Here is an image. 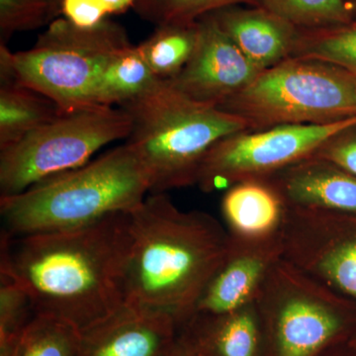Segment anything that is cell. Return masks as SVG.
Returning a JSON list of instances; mask_svg holds the SVG:
<instances>
[{
	"label": "cell",
	"mask_w": 356,
	"mask_h": 356,
	"mask_svg": "<svg viewBox=\"0 0 356 356\" xmlns=\"http://www.w3.org/2000/svg\"><path fill=\"white\" fill-rule=\"evenodd\" d=\"M356 126L337 134L312 156L325 159L356 177Z\"/></svg>",
	"instance_id": "cell-27"
},
{
	"label": "cell",
	"mask_w": 356,
	"mask_h": 356,
	"mask_svg": "<svg viewBox=\"0 0 356 356\" xmlns=\"http://www.w3.org/2000/svg\"><path fill=\"white\" fill-rule=\"evenodd\" d=\"M320 356H324V355H323V353H322V355H321Z\"/></svg>",
	"instance_id": "cell-34"
},
{
	"label": "cell",
	"mask_w": 356,
	"mask_h": 356,
	"mask_svg": "<svg viewBox=\"0 0 356 356\" xmlns=\"http://www.w3.org/2000/svg\"><path fill=\"white\" fill-rule=\"evenodd\" d=\"M50 98L18 83H0V149L62 114Z\"/></svg>",
	"instance_id": "cell-19"
},
{
	"label": "cell",
	"mask_w": 356,
	"mask_h": 356,
	"mask_svg": "<svg viewBox=\"0 0 356 356\" xmlns=\"http://www.w3.org/2000/svg\"><path fill=\"white\" fill-rule=\"evenodd\" d=\"M81 332L51 316L36 314L21 332L14 348L0 356H81Z\"/></svg>",
	"instance_id": "cell-21"
},
{
	"label": "cell",
	"mask_w": 356,
	"mask_h": 356,
	"mask_svg": "<svg viewBox=\"0 0 356 356\" xmlns=\"http://www.w3.org/2000/svg\"><path fill=\"white\" fill-rule=\"evenodd\" d=\"M282 257L356 303V216L287 207Z\"/></svg>",
	"instance_id": "cell-10"
},
{
	"label": "cell",
	"mask_w": 356,
	"mask_h": 356,
	"mask_svg": "<svg viewBox=\"0 0 356 356\" xmlns=\"http://www.w3.org/2000/svg\"><path fill=\"white\" fill-rule=\"evenodd\" d=\"M355 1H356V0H355Z\"/></svg>",
	"instance_id": "cell-35"
},
{
	"label": "cell",
	"mask_w": 356,
	"mask_h": 356,
	"mask_svg": "<svg viewBox=\"0 0 356 356\" xmlns=\"http://www.w3.org/2000/svg\"><path fill=\"white\" fill-rule=\"evenodd\" d=\"M353 126L356 116L325 125H281L232 134L206 154L196 185L214 192L245 180L264 179L310 158L327 140Z\"/></svg>",
	"instance_id": "cell-9"
},
{
	"label": "cell",
	"mask_w": 356,
	"mask_h": 356,
	"mask_svg": "<svg viewBox=\"0 0 356 356\" xmlns=\"http://www.w3.org/2000/svg\"><path fill=\"white\" fill-rule=\"evenodd\" d=\"M179 329L204 356H266L257 302L222 315L191 316Z\"/></svg>",
	"instance_id": "cell-16"
},
{
	"label": "cell",
	"mask_w": 356,
	"mask_h": 356,
	"mask_svg": "<svg viewBox=\"0 0 356 356\" xmlns=\"http://www.w3.org/2000/svg\"><path fill=\"white\" fill-rule=\"evenodd\" d=\"M0 276V346H15L35 312L24 288L9 274Z\"/></svg>",
	"instance_id": "cell-25"
},
{
	"label": "cell",
	"mask_w": 356,
	"mask_h": 356,
	"mask_svg": "<svg viewBox=\"0 0 356 356\" xmlns=\"http://www.w3.org/2000/svg\"><path fill=\"white\" fill-rule=\"evenodd\" d=\"M240 4L259 6V0H139L134 8L143 19L159 26L195 22L220 9Z\"/></svg>",
	"instance_id": "cell-24"
},
{
	"label": "cell",
	"mask_w": 356,
	"mask_h": 356,
	"mask_svg": "<svg viewBox=\"0 0 356 356\" xmlns=\"http://www.w3.org/2000/svg\"><path fill=\"white\" fill-rule=\"evenodd\" d=\"M289 21L300 30L350 24L346 0H259V6Z\"/></svg>",
	"instance_id": "cell-23"
},
{
	"label": "cell",
	"mask_w": 356,
	"mask_h": 356,
	"mask_svg": "<svg viewBox=\"0 0 356 356\" xmlns=\"http://www.w3.org/2000/svg\"><path fill=\"white\" fill-rule=\"evenodd\" d=\"M229 236L228 254L188 317L222 315L254 303L274 266L282 259L281 235L261 241Z\"/></svg>",
	"instance_id": "cell-12"
},
{
	"label": "cell",
	"mask_w": 356,
	"mask_h": 356,
	"mask_svg": "<svg viewBox=\"0 0 356 356\" xmlns=\"http://www.w3.org/2000/svg\"><path fill=\"white\" fill-rule=\"evenodd\" d=\"M60 13L72 24L86 29L102 24L110 15L103 0H62Z\"/></svg>",
	"instance_id": "cell-28"
},
{
	"label": "cell",
	"mask_w": 356,
	"mask_h": 356,
	"mask_svg": "<svg viewBox=\"0 0 356 356\" xmlns=\"http://www.w3.org/2000/svg\"><path fill=\"white\" fill-rule=\"evenodd\" d=\"M129 248V212L69 231L2 232L0 271L24 288L35 315L60 318L83 332L123 305Z\"/></svg>",
	"instance_id": "cell-1"
},
{
	"label": "cell",
	"mask_w": 356,
	"mask_h": 356,
	"mask_svg": "<svg viewBox=\"0 0 356 356\" xmlns=\"http://www.w3.org/2000/svg\"><path fill=\"white\" fill-rule=\"evenodd\" d=\"M195 51L184 70L165 81L194 102L219 107L257 77L261 70L227 36L211 14L199 18Z\"/></svg>",
	"instance_id": "cell-11"
},
{
	"label": "cell",
	"mask_w": 356,
	"mask_h": 356,
	"mask_svg": "<svg viewBox=\"0 0 356 356\" xmlns=\"http://www.w3.org/2000/svg\"><path fill=\"white\" fill-rule=\"evenodd\" d=\"M119 107L132 121L126 143L146 168L149 193L196 184L211 147L222 138L248 129L238 115L194 102L165 81L152 92Z\"/></svg>",
	"instance_id": "cell-4"
},
{
	"label": "cell",
	"mask_w": 356,
	"mask_h": 356,
	"mask_svg": "<svg viewBox=\"0 0 356 356\" xmlns=\"http://www.w3.org/2000/svg\"><path fill=\"white\" fill-rule=\"evenodd\" d=\"M147 193L146 168L125 143L16 195L0 196L2 232L24 236L83 228L115 213L130 212Z\"/></svg>",
	"instance_id": "cell-3"
},
{
	"label": "cell",
	"mask_w": 356,
	"mask_h": 356,
	"mask_svg": "<svg viewBox=\"0 0 356 356\" xmlns=\"http://www.w3.org/2000/svg\"><path fill=\"white\" fill-rule=\"evenodd\" d=\"M60 10L48 0H0V42L46 24Z\"/></svg>",
	"instance_id": "cell-26"
},
{
	"label": "cell",
	"mask_w": 356,
	"mask_h": 356,
	"mask_svg": "<svg viewBox=\"0 0 356 356\" xmlns=\"http://www.w3.org/2000/svg\"><path fill=\"white\" fill-rule=\"evenodd\" d=\"M110 14L125 13L130 7H135L139 0H103Z\"/></svg>",
	"instance_id": "cell-30"
},
{
	"label": "cell",
	"mask_w": 356,
	"mask_h": 356,
	"mask_svg": "<svg viewBox=\"0 0 356 356\" xmlns=\"http://www.w3.org/2000/svg\"><path fill=\"white\" fill-rule=\"evenodd\" d=\"M219 108L240 116L250 130L325 125L356 116V86L336 65L289 58L262 70Z\"/></svg>",
	"instance_id": "cell-6"
},
{
	"label": "cell",
	"mask_w": 356,
	"mask_h": 356,
	"mask_svg": "<svg viewBox=\"0 0 356 356\" xmlns=\"http://www.w3.org/2000/svg\"><path fill=\"white\" fill-rule=\"evenodd\" d=\"M165 356H204L195 343L184 331L179 329L177 339Z\"/></svg>",
	"instance_id": "cell-29"
},
{
	"label": "cell",
	"mask_w": 356,
	"mask_h": 356,
	"mask_svg": "<svg viewBox=\"0 0 356 356\" xmlns=\"http://www.w3.org/2000/svg\"><path fill=\"white\" fill-rule=\"evenodd\" d=\"M255 302L266 356H320L343 339L355 304L283 257Z\"/></svg>",
	"instance_id": "cell-7"
},
{
	"label": "cell",
	"mask_w": 356,
	"mask_h": 356,
	"mask_svg": "<svg viewBox=\"0 0 356 356\" xmlns=\"http://www.w3.org/2000/svg\"><path fill=\"white\" fill-rule=\"evenodd\" d=\"M287 206L266 179H248L227 189L222 213L229 235L248 241L268 240L282 233Z\"/></svg>",
	"instance_id": "cell-17"
},
{
	"label": "cell",
	"mask_w": 356,
	"mask_h": 356,
	"mask_svg": "<svg viewBox=\"0 0 356 356\" xmlns=\"http://www.w3.org/2000/svg\"><path fill=\"white\" fill-rule=\"evenodd\" d=\"M163 81L147 65L139 47L131 44L107 63L96 89L95 102L119 107L152 92Z\"/></svg>",
	"instance_id": "cell-18"
},
{
	"label": "cell",
	"mask_w": 356,
	"mask_h": 356,
	"mask_svg": "<svg viewBox=\"0 0 356 356\" xmlns=\"http://www.w3.org/2000/svg\"><path fill=\"white\" fill-rule=\"evenodd\" d=\"M248 60L262 70L291 58L300 29L262 7H226L210 13Z\"/></svg>",
	"instance_id": "cell-15"
},
{
	"label": "cell",
	"mask_w": 356,
	"mask_h": 356,
	"mask_svg": "<svg viewBox=\"0 0 356 356\" xmlns=\"http://www.w3.org/2000/svg\"><path fill=\"white\" fill-rule=\"evenodd\" d=\"M351 77H353V81H355V86H356V74H351L350 72Z\"/></svg>",
	"instance_id": "cell-32"
},
{
	"label": "cell",
	"mask_w": 356,
	"mask_h": 356,
	"mask_svg": "<svg viewBox=\"0 0 356 356\" xmlns=\"http://www.w3.org/2000/svg\"><path fill=\"white\" fill-rule=\"evenodd\" d=\"M353 346H355V348H356V339L355 341H353Z\"/></svg>",
	"instance_id": "cell-33"
},
{
	"label": "cell",
	"mask_w": 356,
	"mask_h": 356,
	"mask_svg": "<svg viewBox=\"0 0 356 356\" xmlns=\"http://www.w3.org/2000/svg\"><path fill=\"white\" fill-rule=\"evenodd\" d=\"M198 38V21L170 23L158 26L138 47L154 74L161 81H170L189 62Z\"/></svg>",
	"instance_id": "cell-20"
},
{
	"label": "cell",
	"mask_w": 356,
	"mask_h": 356,
	"mask_svg": "<svg viewBox=\"0 0 356 356\" xmlns=\"http://www.w3.org/2000/svg\"><path fill=\"white\" fill-rule=\"evenodd\" d=\"M264 179L287 207L356 216V177L325 159L310 156Z\"/></svg>",
	"instance_id": "cell-14"
},
{
	"label": "cell",
	"mask_w": 356,
	"mask_h": 356,
	"mask_svg": "<svg viewBox=\"0 0 356 356\" xmlns=\"http://www.w3.org/2000/svg\"><path fill=\"white\" fill-rule=\"evenodd\" d=\"M132 121L121 107L91 105L63 112L10 146L0 149V193L16 195L81 168L102 147L128 139Z\"/></svg>",
	"instance_id": "cell-8"
},
{
	"label": "cell",
	"mask_w": 356,
	"mask_h": 356,
	"mask_svg": "<svg viewBox=\"0 0 356 356\" xmlns=\"http://www.w3.org/2000/svg\"><path fill=\"white\" fill-rule=\"evenodd\" d=\"M129 44L124 28L108 19L86 29L58 18L29 50L13 53L0 44V83L34 89L62 112L98 105L96 89L103 70Z\"/></svg>",
	"instance_id": "cell-5"
},
{
	"label": "cell",
	"mask_w": 356,
	"mask_h": 356,
	"mask_svg": "<svg viewBox=\"0 0 356 356\" xmlns=\"http://www.w3.org/2000/svg\"><path fill=\"white\" fill-rule=\"evenodd\" d=\"M291 58L320 60L356 74V25L300 30Z\"/></svg>",
	"instance_id": "cell-22"
},
{
	"label": "cell",
	"mask_w": 356,
	"mask_h": 356,
	"mask_svg": "<svg viewBox=\"0 0 356 356\" xmlns=\"http://www.w3.org/2000/svg\"><path fill=\"white\" fill-rule=\"evenodd\" d=\"M178 332L170 312L124 303L81 332V356H165Z\"/></svg>",
	"instance_id": "cell-13"
},
{
	"label": "cell",
	"mask_w": 356,
	"mask_h": 356,
	"mask_svg": "<svg viewBox=\"0 0 356 356\" xmlns=\"http://www.w3.org/2000/svg\"><path fill=\"white\" fill-rule=\"evenodd\" d=\"M124 303L170 312L184 322L228 254V229L209 213L179 209L151 193L129 212Z\"/></svg>",
	"instance_id": "cell-2"
},
{
	"label": "cell",
	"mask_w": 356,
	"mask_h": 356,
	"mask_svg": "<svg viewBox=\"0 0 356 356\" xmlns=\"http://www.w3.org/2000/svg\"><path fill=\"white\" fill-rule=\"evenodd\" d=\"M48 1L51 2V4H54V6L57 7L58 10L60 11V1H62V0H48Z\"/></svg>",
	"instance_id": "cell-31"
}]
</instances>
